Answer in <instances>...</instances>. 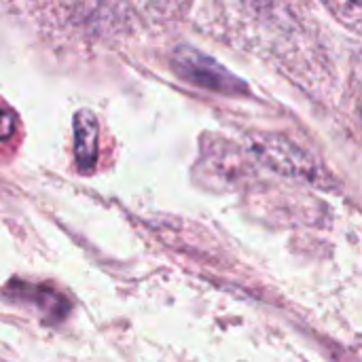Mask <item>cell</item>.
Listing matches in <instances>:
<instances>
[{
    "label": "cell",
    "mask_w": 362,
    "mask_h": 362,
    "mask_svg": "<svg viewBox=\"0 0 362 362\" xmlns=\"http://www.w3.org/2000/svg\"><path fill=\"white\" fill-rule=\"evenodd\" d=\"M172 66L180 78H185L195 87L223 95H244L248 91L246 83L240 76H235L221 62H216L214 57L206 55L195 47L189 45L176 47L172 51Z\"/></svg>",
    "instance_id": "cell-1"
},
{
    "label": "cell",
    "mask_w": 362,
    "mask_h": 362,
    "mask_svg": "<svg viewBox=\"0 0 362 362\" xmlns=\"http://www.w3.org/2000/svg\"><path fill=\"white\" fill-rule=\"evenodd\" d=\"M255 153L265 165L280 174L297 176L303 180H316L318 168L314 159L282 136H259L255 140Z\"/></svg>",
    "instance_id": "cell-2"
},
{
    "label": "cell",
    "mask_w": 362,
    "mask_h": 362,
    "mask_svg": "<svg viewBox=\"0 0 362 362\" xmlns=\"http://www.w3.org/2000/svg\"><path fill=\"white\" fill-rule=\"evenodd\" d=\"M72 151L74 161L81 172H89L98 163V144H100V127L98 119L91 110L81 108L72 117Z\"/></svg>",
    "instance_id": "cell-3"
},
{
    "label": "cell",
    "mask_w": 362,
    "mask_h": 362,
    "mask_svg": "<svg viewBox=\"0 0 362 362\" xmlns=\"http://www.w3.org/2000/svg\"><path fill=\"white\" fill-rule=\"evenodd\" d=\"M21 299L34 303L40 312V316L45 320H64L70 312V301L55 288L51 286H30V284H21V288H17Z\"/></svg>",
    "instance_id": "cell-4"
},
{
    "label": "cell",
    "mask_w": 362,
    "mask_h": 362,
    "mask_svg": "<svg viewBox=\"0 0 362 362\" xmlns=\"http://www.w3.org/2000/svg\"><path fill=\"white\" fill-rule=\"evenodd\" d=\"M17 129V115L11 106L0 102V140H8Z\"/></svg>",
    "instance_id": "cell-5"
}]
</instances>
